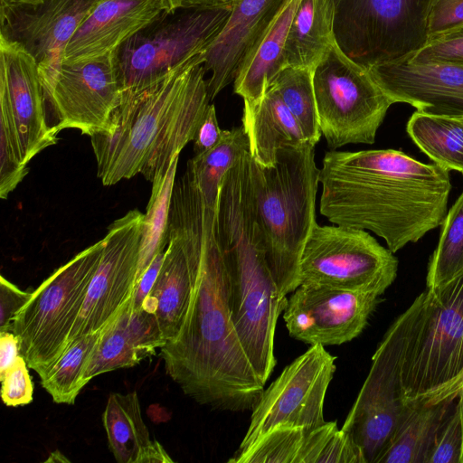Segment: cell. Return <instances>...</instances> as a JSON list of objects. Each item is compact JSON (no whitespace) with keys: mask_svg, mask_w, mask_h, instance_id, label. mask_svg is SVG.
Segmentation results:
<instances>
[{"mask_svg":"<svg viewBox=\"0 0 463 463\" xmlns=\"http://www.w3.org/2000/svg\"><path fill=\"white\" fill-rule=\"evenodd\" d=\"M320 168L319 212L333 224L370 231L395 253L442 224L449 170L401 150H330Z\"/></svg>","mask_w":463,"mask_h":463,"instance_id":"cell-1","label":"cell"},{"mask_svg":"<svg viewBox=\"0 0 463 463\" xmlns=\"http://www.w3.org/2000/svg\"><path fill=\"white\" fill-rule=\"evenodd\" d=\"M216 205L206 202L200 270L178 336L160 348L168 376L211 409L252 411L264 391L235 329L229 278L215 235Z\"/></svg>","mask_w":463,"mask_h":463,"instance_id":"cell-2","label":"cell"},{"mask_svg":"<svg viewBox=\"0 0 463 463\" xmlns=\"http://www.w3.org/2000/svg\"><path fill=\"white\" fill-rule=\"evenodd\" d=\"M203 61V52L161 80L122 93L109 130L90 137L104 185L137 174L152 183L194 140L211 101Z\"/></svg>","mask_w":463,"mask_h":463,"instance_id":"cell-3","label":"cell"},{"mask_svg":"<svg viewBox=\"0 0 463 463\" xmlns=\"http://www.w3.org/2000/svg\"><path fill=\"white\" fill-rule=\"evenodd\" d=\"M215 235L229 278L232 318L259 379L265 385L275 365L274 335L288 298L270 272L247 177L222 181Z\"/></svg>","mask_w":463,"mask_h":463,"instance_id":"cell-4","label":"cell"},{"mask_svg":"<svg viewBox=\"0 0 463 463\" xmlns=\"http://www.w3.org/2000/svg\"><path fill=\"white\" fill-rule=\"evenodd\" d=\"M315 146L278 149L276 164L263 166L250 156V188L266 260L283 296L299 286V260L314 226L320 168Z\"/></svg>","mask_w":463,"mask_h":463,"instance_id":"cell-5","label":"cell"},{"mask_svg":"<svg viewBox=\"0 0 463 463\" xmlns=\"http://www.w3.org/2000/svg\"><path fill=\"white\" fill-rule=\"evenodd\" d=\"M410 307L400 372L404 402L428 396L463 369V269L426 288Z\"/></svg>","mask_w":463,"mask_h":463,"instance_id":"cell-6","label":"cell"},{"mask_svg":"<svg viewBox=\"0 0 463 463\" xmlns=\"http://www.w3.org/2000/svg\"><path fill=\"white\" fill-rule=\"evenodd\" d=\"M104 246L103 238L58 268L33 292L12 322L10 331L18 338L20 355L40 378L67 348Z\"/></svg>","mask_w":463,"mask_h":463,"instance_id":"cell-7","label":"cell"},{"mask_svg":"<svg viewBox=\"0 0 463 463\" xmlns=\"http://www.w3.org/2000/svg\"><path fill=\"white\" fill-rule=\"evenodd\" d=\"M232 8L182 6L137 33L114 53L122 93L145 89L204 52Z\"/></svg>","mask_w":463,"mask_h":463,"instance_id":"cell-8","label":"cell"},{"mask_svg":"<svg viewBox=\"0 0 463 463\" xmlns=\"http://www.w3.org/2000/svg\"><path fill=\"white\" fill-rule=\"evenodd\" d=\"M433 0H334L341 51L366 69L407 59L429 39Z\"/></svg>","mask_w":463,"mask_h":463,"instance_id":"cell-9","label":"cell"},{"mask_svg":"<svg viewBox=\"0 0 463 463\" xmlns=\"http://www.w3.org/2000/svg\"><path fill=\"white\" fill-rule=\"evenodd\" d=\"M313 86L321 134L332 150L374 143L394 103L368 69L346 56L336 42L315 67Z\"/></svg>","mask_w":463,"mask_h":463,"instance_id":"cell-10","label":"cell"},{"mask_svg":"<svg viewBox=\"0 0 463 463\" xmlns=\"http://www.w3.org/2000/svg\"><path fill=\"white\" fill-rule=\"evenodd\" d=\"M398 260L365 230L316 223L299 260V285L381 296L392 284Z\"/></svg>","mask_w":463,"mask_h":463,"instance_id":"cell-11","label":"cell"},{"mask_svg":"<svg viewBox=\"0 0 463 463\" xmlns=\"http://www.w3.org/2000/svg\"><path fill=\"white\" fill-rule=\"evenodd\" d=\"M114 53L68 62L40 74L46 120L57 135L74 128L92 137L109 130L122 97Z\"/></svg>","mask_w":463,"mask_h":463,"instance_id":"cell-12","label":"cell"},{"mask_svg":"<svg viewBox=\"0 0 463 463\" xmlns=\"http://www.w3.org/2000/svg\"><path fill=\"white\" fill-rule=\"evenodd\" d=\"M410 318L409 307L386 331L341 428L360 448L365 463H376L396 429L404 406L400 372Z\"/></svg>","mask_w":463,"mask_h":463,"instance_id":"cell-13","label":"cell"},{"mask_svg":"<svg viewBox=\"0 0 463 463\" xmlns=\"http://www.w3.org/2000/svg\"><path fill=\"white\" fill-rule=\"evenodd\" d=\"M335 359L324 345H313L287 365L264 389L251 411L250 423L238 450L277 427L311 430L323 425L324 402L336 370Z\"/></svg>","mask_w":463,"mask_h":463,"instance_id":"cell-14","label":"cell"},{"mask_svg":"<svg viewBox=\"0 0 463 463\" xmlns=\"http://www.w3.org/2000/svg\"><path fill=\"white\" fill-rule=\"evenodd\" d=\"M143 221L144 213L134 209L108 227L100 261L89 284L67 347L76 339L105 328L131 298L136 287Z\"/></svg>","mask_w":463,"mask_h":463,"instance_id":"cell-15","label":"cell"},{"mask_svg":"<svg viewBox=\"0 0 463 463\" xmlns=\"http://www.w3.org/2000/svg\"><path fill=\"white\" fill-rule=\"evenodd\" d=\"M0 132L25 165L58 142V135L47 124L37 62L4 39H0Z\"/></svg>","mask_w":463,"mask_h":463,"instance_id":"cell-16","label":"cell"},{"mask_svg":"<svg viewBox=\"0 0 463 463\" xmlns=\"http://www.w3.org/2000/svg\"><path fill=\"white\" fill-rule=\"evenodd\" d=\"M380 296L300 284L288 298L283 319L291 337L305 344L339 345L365 328Z\"/></svg>","mask_w":463,"mask_h":463,"instance_id":"cell-17","label":"cell"},{"mask_svg":"<svg viewBox=\"0 0 463 463\" xmlns=\"http://www.w3.org/2000/svg\"><path fill=\"white\" fill-rule=\"evenodd\" d=\"M99 0H27L0 5V39L37 62L39 73L63 61L64 50Z\"/></svg>","mask_w":463,"mask_h":463,"instance_id":"cell-18","label":"cell"},{"mask_svg":"<svg viewBox=\"0 0 463 463\" xmlns=\"http://www.w3.org/2000/svg\"><path fill=\"white\" fill-rule=\"evenodd\" d=\"M368 71L393 103L410 104L423 114L463 118V63L407 58Z\"/></svg>","mask_w":463,"mask_h":463,"instance_id":"cell-19","label":"cell"},{"mask_svg":"<svg viewBox=\"0 0 463 463\" xmlns=\"http://www.w3.org/2000/svg\"><path fill=\"white\" fill-rule=\"evenodd\" d=\"M231 463H365L360 448L336 421L315 429L277 427L250 447L237 450Z\"/></svg>","mask_w":463,"mask_h":463,"instance_id":"cell-20","label":"cell"},{"mask_svg":"<svg viewBox=\"0 0 463 463\" xmlns=\"http://www.w3.org/2000/svg\"><path fill=\"white\" fill-rule=\"evenodd\" d=\"M170 10L165 0H99L67 44L63 61H83L113 53Z\"/></svg>","mask_w":463,"mask_h":463,"instance_id":"cell-21","label":"cell"},{"mask_svg":"<svg viewBox=\"0 0 463 463\" xmlns=\"http://www.w3.org/2000/svg\"><path fill=\"white\" fill-rule=\"evenodd\" d=\"M285 0H236L222 31L203 52L210 99L234 80L237 71L256 39Z\"/></svg>","mask_w":463,"mask_h":463,"instance_id":"cell-22","label":"cell"},{"mask_svg":"<svg viewBox=\"0 0 463 463\" xmlns=\"http://www.w3.org/2000/svg\"><path fill=\"white\" fill-rule=\"evenodd\" d=\"M130 302L102 329L83 376L87 384L101 373L137 365L165 345L155 315L143 308L132 311Z\"/></svg>","mask_w":463,"mask_h":463,"instance_id":"cell-23","label":"cell"},{"mask_svg":"<svg viewBox=\"0 0 463 463\" xmlns=\"http://www.w3.org/2000/svg\"><path fill=\"white\" fill-rule=\"evenodd\" d=\"M300 0H285L278 13L244 56L233 80L244 106L255 107L287 65L285 43Z\"/></svg>","mask_w":463,"mask_h":463,"instance_id":"cell-24","label":"cell"},{"mask_svg":"<svg viewBox=\"0 0 463 463\" xmlns=\"http://www.w3.org/2000/svg\"><path fill=\"white\" fill-rule=\"evenodd\" d=\"M102 420L109 449L118 462H173L163 446L151 439L136 392L111 393Z\"/></svg>","mask_w":463,"mask_h":463,"instance_id":"cell-25","label":"cell"},{"mask_svg":"<svg viewBox=\"0 0 463 463\" xmlns=\"http://www.w3.org/2000/svg\"><path fill=\"white\" fill-rule=\"evenodd\" d=\"M242 126L249 137L251 156L263 166L276 164V154L281 146L308 142L298 120L272 86L258 105L244 106Z\"/></svg>","mask_w":463,"mask_h":463,"instance_id":"cell-26","label":"cell"},{"mask_svg":"<svg viewBox=\"0 0 463 463\" xmlns=\"http://www.w3.org/2000/svg\"><path fill=\"white\" fill-rule=\"evenodd\" d=\"M454 400L404 402L396 429L376 463H427L439 428Z\"/></svg>","mask_w":463,"mask_h":463,"instance_id":"cell-27","label":"cell"},{"mask_svg":"<svg viewBox=\"0 0 463 463\" xmlns=\"http://www.w3.org/2000/svg\"><path fill=\"white\" fill-rule=\"evenodd\" d=\"M334 0H300L285 43L288 66L314 71L335 43Z\"/></svg>","mask_w":463,"mask_h":463,"instance_id":"cell-28","label":"cell"},{"mask_svg":"<svg viewBox=\"0 0 463 463\" xmlns=\"http://www.w3.org/2000/svg\"><path fill=\"white\" fill-rule=\"evenodd\" d=\"M406 130L414 144L435 164L463 175V123L415 111Z\"/></svg>","mask_w":463,"mask_h":463,"instance_id":"cell-29","label":"cell"},{"mask_svg":"<svg viewBox=\"0 0 463 463\" xmlns=\"http://www.w3.org/2000/svg\"><path fill=\"white\" fill-rule=\"evenodd\" d=\"M179 156L167 170L152 182L150 199L144 214L136 285L156 256L165 250L169 213Z\"/></svg>","mask_w":463,"mask_h":463,"instance_id":"cell-30","label":"cell"},{"mask_svg":"<svg viewBox=\"0 0 463 463\" xmlns=\"http://www.w3.org/2000/svg\"><path fill=\"white\" fill-rule=\"evenodd\" d=\"M247 150H250L249 137L241 126L222 130V138L214 147L187 162L186 169L208 203L217 204L225 175Z\"/></svg>","mask_w":463,"mask_h":463,"instance_id":"cell-31","label":"cell"},{"mask_svg":"<svg viewBox=\"0 0 463 463\" xmlns=\"http://www.w3.org/2000/svg\"><path fill=\"white\" fill-rule=\"evenodd\" d=\"M102 330L76 339L62 355L41 377V384L56 403L74 404L82 388L89 362L101 336Z\"/></svg>","mask_w":463,"mask_h":463,"instance_id":"cell-32","label":"cell"},{"mask_svg":"<svg viewBox=\"0 0 463 463\" xmlns=\"http://www.w3.org/2000/svg\"><path fill=\"white\" fill-rule=\"evenodd\" d=\"M298 120L306 138L316 145L321 136L313 86V71L286 66L271 82Z\"/></svg>","mask_w":463,"mask_h":463,"instance_id":"cell-33","label":"cell"},{"mask_svg":"<svg viewBox=\"0 0 463 463\" xmlns=\"http://www.w3.org/2000/svg\"><path fill=\"white\" fill-rule=\"evenodd\" d=\"M426 276L427 288L443 285L463 269V191L447 213Z\"/></svg>","mask_w":463,"mask_h":463,"instance_id":"cell-34","label":"cell"},{"mask_svg":"<svg viewBox=\"0 0 463 463\" xmlns=\"http://www.w3.org/2000/svg\"><path fill=\"white\" fill-rule=\"evenodd\" d=\"M427 463H463V389L439 428Z\"/></svg>","mask_w":463,"mask_h":463,"instance_id":"cell-35","label":"cell"},{"mask_svg":"<svg viewBox=\"0 0 463 463\" xmlns=\"http://www.w3.org/2000/svg\"><path fill=\"white\" fill-rule=\"evenodd\" d=\"M414 61H450L463 63V24L429 40L409 57Z\"/></svg>","mask_w":463,"mask_h":463,"instance_id":"cell-36","label":"cell"},{"mask_svg":"<svg viewBox=\"0 0 463 463\" xmlns=\"http://www.w3.org/2000/svg\"><path fill=\"white\" fill-rule=\"evenodd\" d=\"M1 397L6 406H23L33 401V385L28 365L19 355L13 366L0 379Z\"/></svg>","mask_w":463,"mask_h":463,"instance_id":"cell-37","label":"cell"},{"mask_svg":"<svg viewBox=\"0 0 463 463\" xmlns=\"http://www.w3.org/2000/svg\"><path fill=\"white\" fill-rule=\"evenodd\" d=\"M29 173L7 137L0 132V197L6 199Z\"/></svg>","mask_w":463,"mask_h":463,"instance_id":"cell-38","label":"cell"},{"mask_svg":"<svg viewBox=\"0 0 463 463\" xmlns=\"http://www.w3.org/2000/svg\"><path fill=\"white\" fill-rule=\"evenodd\" d=\"M463 24V0H433L429 19V40Z\"/></svg>","mask_w":463,"mask_h":463,"instance_id":"cell-39","label":"cell"},{"mask_svg":"<svg viewBox=\"0 0 463 463\" xmlns=\"http://www.w3.org/2000/svg\"><path fill=\"white\" fill-rule=\"evenodd\" d=\"M32 295L33 292L22 290L4 276L0 277V331H10L14 318Z\"/></svg>","mask_w":463,"mask_h":463,"instance_id":"cell-40","label":"cell"},{"mask_svg":"<svg viewBox=\"0 0 463 463\" xmlns=\"http://www.w3.org/2000/svg\"><path fill=\"white\" fill-rule=\"evenodd\" d=\"M222 130L217 121L215 106L209 104L194 138V156H200L214 147L221 140Z\"/></svg>","mask_w":463,"mask_h":463,"instance_id":"cell-41","label":"cell"},{"mask_svg":"<svg viewBox=\"0 0 463 463\" xmlns=\"http://www.w3.org/2000/svg\"><path fill=\"white\" fill-rule=\"evenodd\" d=\"M165 251H162L156 256L136 285L130 302L132 311H137L142 308V305L150 293L161 269Z\"/></svg>","mask_w":463,"mask_h":463,"instance_id":"cell-42","label":"cell"},{"mask_svg":"<svg viewBox=\"0 0 463 463\" xmlns=\"http://www.w3.org/2000/svg\"><path fill=\"white\" fill-rule=\"evenodd\" d=\"M20 355L19 342L11 331H0V379L15 363Z\"/></svg>","mask_w":463,"mask_h":463,"instance_id":"cell-43","label":"cell"},{"mask_svg":"<svg viewBox=\"0 0 463 463\" xmlns=\"http://www.w3.org/2000/svg\"><path fill=\"white\" fill-rule=\"evenodd\" d=\"M463 389V369L450 382L429 394L428 396L417 400L424 403H437L443 400L454 398L458 392Z\"/></svg>","mask_w":463,"mask_h":463,"instance_id":"cell-44","label":"cell"},{"mask_svg":"<svg viewBox=\"0 0 463 463\" xmlns=\"http://www.w3.org/2000/svg\"><path fill=\"white\" fill-rule=\"evenodd\" d=\"M236 0H183L182 6L232 7Z\"/></svg>","mask_w":463,"mask_h":463,"instance_id":"cell-45","label":"cell"},{"mask_svg":"<svg viewBox=\"0 0 463 463\" xmlns=\"http://www.w3.org/2000/svg\"><path fill=\"white\" fill-rule=\"evenodd\" d=\"M170 6L171 10H175L183 5V0H165Z\"/></svg>","mask_w":463,"mask_h":463,"instance_id":"cell-46","label":"cell"},{"mask_svg":"<svg viewBox=\"0 0 463 463\" xmlns=\"http://www.w3.org/2000/svg\"><path fill=\"white\" fill-rule=\"evenodd\" d=\"M27 0H0V5H7V4H13V3H18V2H24Z\"/></svg>","mask_w":463,"mask_h":463,"instance_id":"cell-47","label":"cell"},{"mask_svg":"<svg viewBox=\"0 0 463 463\" xmlns=\"http://www.w3.org/2000/svg\"><path fill=\"white\" fill-rule=\"evenodd\" d=\"M460 119V121L463 123V118H458Z\"/></svg>","mask_w":463,"mask_h":463,"instance_id":"cell-48","label":"cell"}]
</instances>
